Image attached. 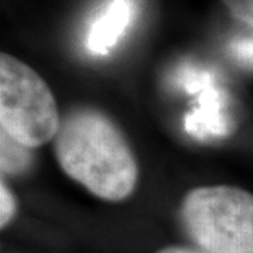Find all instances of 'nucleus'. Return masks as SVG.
<instances>
[{
  "instance_id": "nucleus-1",
  "label": "nucleus",
  "mask_w": 253,
  "mask_h": 253,
  "mask_svg": "<svg viewBox=\"0 0 253 253\" xmlns=\"http://www.w3.org/2000/svg\"><path fill=\"white\" fill-rule=\"evenodd\" d=\"M54 146L61 169L96 197L121 201L135 189V156L117 126L97 110L66 114Z\"/></svg>"
},
{
  "instance_id": "nucleus-2",
  "label": "nucleus",
  "mask_w": 253,
  "mask_h": 253,
  "mask_svg": "<svg viewBox=\"0 0 253 253\" xmlns=\"http://www.w3.org/2000/svg\"><path fill=\"white\" fill-rule=\"evenodd\" d=\"M183 224L207 253H253V194L234 186L190 190L181 204Z\"/></svg>"
},
{
  "instance_id": "nucleus-3",
  "label": "nucleus",
  "mask_w": 253,
  "mask_h": 253,
  "mask_svg": "<svg viewBox=\"0 0 253 253\" xmlns=\"http://www.w3.org/2000/svg\"><path fill=\"white\" fill-rule=\"evenodd\" d=\"M0 126L27 148L48 142L61 126L56 101L44 79L4 52L0 55Z\"/></svg>"
},
{
  "instance_id": "nucleus-4",
  "label": "nucleus",
  "mask_w": 253,
  "mask_h": 253,
  "mask_svg": "<svg viewBox=\"0 0 253 253\" xmlns=\"http://www.w3.org/2000/svg\"><path fill=\"white\" fill-rule=\"evenodd\" d=\"M184 129L199 141H211L231 135L234 123L229 113V97L215 81L196 94V104L184 116Z\"/></svg>"
},
{
  "instance_id": "nucleus-5",
  "label": "nucleus",
  "mask_w": 253,
  "mask_h": 253,
  "mask_svg": "<svg viewBox=\"0 0 253 253\" xmlns=\"http://www.w3.org/2000/svg\"><path fill=\"white\" fill-rule=\"evenodd\" d=\"M134 16L131 0H113L107 10L91 26L87 48L93 54L107 55L126 34Z\"/></svg>"
},
{
  "instance_id": "nucleus-6",
  "label": "nucleus",
  "mask_w": 253,
  "mask_h": 253,
  "mask_svg": "<svg viewBox=\"0 0 253 253\" xmlns=\"http://www.w3.org/2000/svg\"><path fill=\"white\" fill-rule=\"evenodd\" d=\"M0 144H1V172L3 174L17 176L24 173L31 162L30 148L13 139L6 132L0 131Z\"/></svg>"
},
{
  "instance_id": "nucleus-7",
  "label": "nucleus",
  "mask_w": 253,
  "mask_h": 253,
  "mask_svg": "<svg viewBox=\"0 0 253 253\" xmlns=\"http://www.w3.org/2000/svg\"><path fill=\"white\" fill-rule=\"evenodd\" d=\"M0 225L1 228L9 224L11 218L14 217L16 210H17V203L11 193V190L6 186V183L1 180L0 183Z\"/></svg>"
},
{
  "instance_id": "nucleus-8",
  "label": "nucleus",
  "mask_w": 253,
  "mask_h": 253,
  "mask_svg": "<svg viewBox=\"0 0 253 253\" xmlns=\"http://www.w3.org/2000/svg\"><path fill=\"white\" fill-rule=\"evenodd\" d=\"M231 54L236 62L245 68L253 69V37L239 38L231 45Z\"/></svg>"
},
{
  "instance_id": "nucleus-9",
  "label": "nucleus",
  "mask_w": 253,
  "mask_h": 253,
  "mask_svg": "<svg viewBox=\"0 0 253 253\" xmlns=\"http://www.w3.org/2000/svg\"><path fill=\"white\" fill-rule=\"evenodd\" d=\"M231 16L253 27V0H222Z\"/></svg>"
},
{
  "instance_id": "nucleus-10",
  "label": "nucleus",
  "mask_w": 253,
  "mask_h": 253,
  "mask_svg": "<svg viewBox=\"0 0 253 253\" xmlns=\"http://www.w3.org/2000/svg\"><path fill=\"white\" fill-rule=\"evenodd\" d=\"M158 253H207L197 251V249H191V248H183V246H170V248H165L161 252Z\"/></svg>"
}]
</instances>
